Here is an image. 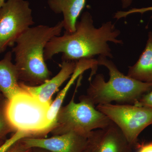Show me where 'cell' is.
<instances>
[{
    "label": "cell",
    "mask_w": 152,
    "mask_h": 152,
    "mask_svg": "<svg viewBox=\"0 0 152 152\" xmlns=\"http://www.w3.org/2000/svg\"><path fill=\"white\" fill-rule=\"evenodd\" d=\"M34 24L28 1L5 2L0 9V54L13 47L18 38Z\"/></svg>",
    "instance_id": "52a82bcc"
},
{
    "label": "cell",
    "mask_w": 152,
    "mask_h": 152,
    "mask_svg": "<svg viewBox=\"0 0 152 152\" xmlns=\"http://www.w3.org/2000/svg\"><path fill=\"white\" fill-rule=\"evenodd\" d=\"M78 86L69 104L61 107L59 110L56 124L51 131L54 135L73 132L89 136L95 129H104L113 122L95 107L86 95L80 98V102H75Z\"/></svg>",
    "instance_id": "277c9868"
},
{
    "label": "cell",
    "mask_w": 152,
    "mask_h": 152,
    "mask_svg": "<svg viewBox=\"0 0 152 152\" xmlns=\"http://www.w3.org/2000/svg\"><path fill=\"white\" fill-rule=\"evenodd\" d=\"M63 28L62 20L53 26L39 25L31 27L18 38L12 52L21 82L37 86L50 79L52 73L44 58L45 48L52 38L60 36Z\"/></svg>",
    "instance_id": "7a4b0ae2"
},
{
    "label": "cell",
    "mask_w": 152,
    "mask_h": 152,
    "mask_svg": "<svg viewBox=\"0 0 152 152\" xmlns=\"http://www.w3.org/2000/svg\"><path fill=\"white\" fill-rule=\"evenodd\" d=\"M98 66L108 70L110 79L105 81L102 74L96 75L87 89V95L94 105L106 104L115 102L134 104L142 96L152 90V83H144L125 75L116 66L105 57L99 56Z\"/></svg>",
    "instance_id": "3957f363"
},
{
    "label": "cell",
    "mask_w": 152,
    "mask_h": 152,
    "mask_svg": "<svg viewBox=\"0 0 152 152\" xmlns=\"http://www.w3.org/2000/svg\"><path fill=\"white\" fill-rule=\"evenodd\" d=\"M21 140L28 148H40L51 152H83L89 145V136L73 132L48 138L28 137Z\"/></svg>",
    "instance_id": "ba28073f"
},
{
    "label": "cell",
    "mask_w": 152,
    "mask_h": 152,
    "mask_svg": "<svg viewBox=\"0 0 152 152\" xmlns=\"http://www.w3.org/2000/svg\"><path fill=\"white\" fill-rule=\"evenodd\" d=\"M121 31L111 21L104 23L100 27L94 25L91 15L85 12L76 23L74 32L65 31L61 36L52 38L45 48V61L51 59L55 55L62 54L63 61H78L94 58L95 56L113 58L109 42L123 44L118 39Z\"/></svg>",
    "instance_id": "6da1fadb"
},
{
    "label": "cell",
    "mask_w": 152,
    "mask_h": 152,
    "mask_svg": "<svg viewBox=\"0 0 152 152\" xmlns=\"http://www.w3.org/2000/svg\"><path fill=\"white\" fill-rule=\"evenodd\" d=\"M77 62L63 61L59 72L53 77L42 84L31 86L20 82V86L25 91L42 102L52 104L53 95L65 82L71 77L75 69Z\"/></svg>",
    "instance_id": "30bf717a"
},
{
    "label": "cell",
    "mask_w": 152,
    "mask_h": 152,
    "mask_svg": "<svg viewBox=\"0 0 152 152\" xmlns=\"http://www.w3.org/2000/svg\"><path fill=\"white\" fill-rule=\"evenodd\" d=\"M123 9H126L129 7L132 3L133 0H120Z\"/></svg>",
    "instance_id": "44dd1931"
},
{
    "label": "cell",
    "mask_w": 152,
    "mask_h": 152,
    "mask_svg": "<svg viewBox=\"0 0 152 152\" xmlns=\"http://www.w3.org/2000/svg\"><path fill=\"white\" fill-rule=\"evenodd\" d=\"M96 108L119 128L131 145L135 147L138 137L152 125V109L134 104L98 105Z\"/></svg>",
    "instance_id": "8992f818"
},
{
    "label": "cell",
    "mask_w": 152,
    "mask_h": 152,
    "mask_svg": "<svg viewBox=\"0 0 152 152\" xmlns=\"http://www.w3.org/2000/svg\"><path fill=\"white\" fill-rule=\"evenodd\" d=\"M89 143L92 152H132V146L113 122L104 129L93 131Z\"/></svg>",
    "instance_id": "9c48e42d"
},
{
    "label": "cell",
    "mask_w": 152,
    "mask_h": 152,
    "mask_svg": "<svg viewBox=\"0 0 152 152\" xmlns=\"http://www.w3.org/2000/svg\"><path fill=\"white\" fill-rule=\"evenodd\" d=\"M86 0H48L49 8L55 14H62L64 28L74 32L76 23L86 6Z\"/></svg>",
    "instance_id": "7c38bea8"
},
{
    "label": "cell",
    "mask_w": 152,
    "mask_h": 152,
    "mask_svg": "<svg viewBox=\"0 0 152 152\" xmlns=\"http://www.w3.org/2000/svg\"><path fill=\"white\" fill-rule=\"evenodd\" d=\"M5 2V0H0V9Z\"/></svg>",
    "instance_id": "d4e9b609"
},
{
    "label": "cell",
    "mask_w": 152,
    "mask_h": 152,
    "mask_svg": "<svg viewBox=\"0 0 152 152\" xmlns=\"http://www.w3.org/2000/svg\"><path fill=\"white\" fill-rule=\"evenodd\" d=\"M51 104L42 102L24 91L7 100L6 116L15 132L22 131L34 137L53 129L48 119Z\"/></svg>",
    "instance_id": "5b68a950"
},
{
    "label": "cell",
    "mask_w": 152,
    "mask_h": 152,
    "mask_svg": "<svg viewBox=\"0 0 152 152\" xmlns=\"http://www.w3.org/2000/svg\"><path fill=\"white\" fill-rule=\"evenodd\" d=\"M21 140L13 144L5 152H31L32 148L27 147Z\"/></svg>",
    "instance_id": "ac0fdd59"
},
{
    "label": "cell",
    "mask_w": 152,
    "mask_h": 152,
    "mask_svg": "<svg viewBox=\"0 0 152 152\" xmlns=\"http://www.w3.org/2000/svg\"><path fill=\"white\" fill-rule=\"evenodd\" d=\"M127 75L140 81L152 83V32L148 33L145 49L137 61L129 67Z\"/></svg>",
    "instance_id": "5bb4252c"
},
{
    "label": "cell",
    "mask_w": 152,
    "mask_h": 152,
    "mask_svg": "<svg viewBox=\"0 0 152 152\" xmlns=\"http://www.w3.org/2000/svg\"><path fill=\"white\" fill-rule=\"evenodd\" d=\"M7 99L0 102V139H4L9 133L15 131L10 124L6 114Z\"/></svg>",
    "instance_id": "9a60e30c"
},
{
    "label": "cell",
    "mask_w": 152,
    "mask_h": 152,
    "mask_svg": "<svg viewBox=\"0 0 152 152\" xmlns=\"http://www.w3.org/2000/svg\"><path fill=\"white\" fill-rule=\"evenodd\" d=\"M28 137H32L28 133L20 131H17L10 138L6 140L4 143L0 146V152H5L13 144L19 140Z\"/></svg>",
    "instance_id": "2e32d148"
},
{
    "label": "cell",
    "mask_w": 152,
    "mask_h": 152,
    "mask_svg": "<svg viewBox=\"0 0 152 152\" xmlns=\"http://www.w3.org/2000/svg\"><path fill=\"white\" fill-rule=\"evenodd\" d=\"M12 54L8 52L0 61V92L8 100L24 91L20 86L16 67L12 62Z\"/></svg>",
    "instance_id": "8fae6325"
},
{
    "label": "cell",
    "mask_w": 152,
    "mask_h": 152,
    "mask_svg": "<svg viewBox=\"0 0 152 152\" xmlns=\"http://www.w3.org/2000/svg\"><path fill=\"white\" fill-rule=\"evenodd\" d=\"M136 146L138 149L137 152H152V142L146 143H138Z\"/></svg>",
    "instance_id": "ffe728a7"
},
{
    "label": "cell",
    "mask_w": 152,
    "mask_h": 152,
    "mask_svg": "<svg viewBox=\"0 0 152 152\" xmlns=\"http://www.w3.org/2000/svg\"><path fill=\"white\" fill-rule=\"evenodd\" d=\"M98 66L97 60L94 58L81 60L77 62L75 69L71 76L70 80L64 88L59 93L55 100L52 102L49 108L48 112V119L53 128L56 124L57 115L61 107L67 93L72 85L75 83V81L85 72L88 69H91V75L93 76L96 73Z\"/></svg>",
    "instance_id": "4fadbf2b"
},
{
    "label": "cell",
    "mask_w": 152,
    "mask_h": 152,
    "mask_svg": "<svg viewBox=\"0 0 152 152\" xmlns=\"http://www.w3.org/2000/svg\"><path fill=\"white\" fill-rule=\"evenodd\" d=\"M31 152H51L48 151V150L40 148H32L31 151Z\"/></svg>",
    "instance_id": "7402d4cb"
},
{
    "label": "cell",
    "mask_w": 152,
    "mask_h": 152,
    "mask_svg": "<svg viewBox=\"0 0 152 152\" xmlns=\"http://www.w3.org/2000/svg\"><path fill=\"white\" fill-rule=\"evenodd\" d=\"M134 104L152 109V90L142 96Z\"/></svg>",
    "instance_id": "d6986e66"
},
{
    "label": "cell",
    "mask_w": 152,
    "mask_h": 152,
    "mask_svg": "<svg viewBox=\"0 0 152 152\" xmlns=\"http://www.w3.org/2000/svg\"><path fill=\"white\" fill-rule=\"evenodd\" d=\"M152 12V7H147L141 8H133L126 11H118L114 15V18L117 20H119L122 18H126L127 16L131 14L140 13L143 14L147 12Z\"/></svg>",
    "instance_id": "e0dca14e"
},
{
    "label": "cell",
    "mask_w": 152,
    "mask_h": 152,
    "mask_svg": "<svg viewBox=\"0 0 152 152\" xmlns=\"http://www.w3.org/2000/svg\"><path fill=\"white\" fill-rule=\"evenodd\" d=\"M83 152H92L91 150V148H90L89 145V143L88 146V148H87Z\"/></svg>",
    "instance_id": "cb8c5ba5"
},
{
    "label": "cell",
    "mask_w": 152,
    "mask_h": 152,
    "mask_svg": "<svg viewBox=\"0 0 152 152\" xmlns=\"http://www.w3.org/2000/svg\"><path fill=\"white\" fill-rule=\"evenodd\" d=\"M5 98L4 97V96H3L2 93L0 92V102H2L5 99Z\"/></svg>",
    "instance_id": "603a6c76"
},
{
    "label": "cell",
    "mask_w": 152,
    "mask_h": 152,
    "mask_svg": "<svg viewBox=\"0 0 152 152\" xmlns=\"http://www.w3.org/2000/svg\"><path fill=\"white\" fill-rule=\"evenodd\" d=\"M4 140V139H0V146L1 145H2L3 143H4V142H5Z\"/></svg>",
    "instance_id": "484cf974"
}]
</instances>
